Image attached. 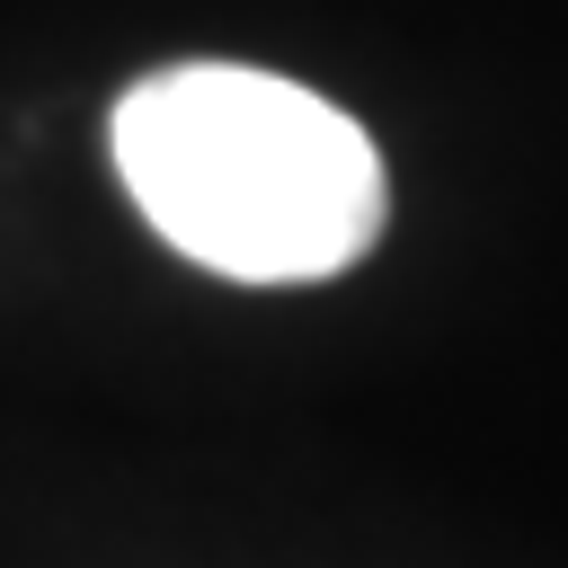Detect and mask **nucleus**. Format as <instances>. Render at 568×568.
I'll use <instances>...</instances> for the list:
<instances>
[{
    "mask_svg": "<svg viewBox=\"0 0 568 568\" xmlns=\"http://www.w3.org/2000/svg\"><path fill=\"white\" fill-rule=\"evenodd\" d=\"M106 151L142 222L240 284H320L355 266L390 204L364 124L248 62L133 80L106 115Z\"/></svg>",
    "mask_w": 568,
    "mask_h": 568,
    "instance_id": "1",
    "label": "nucleus"
}]
</instances>
